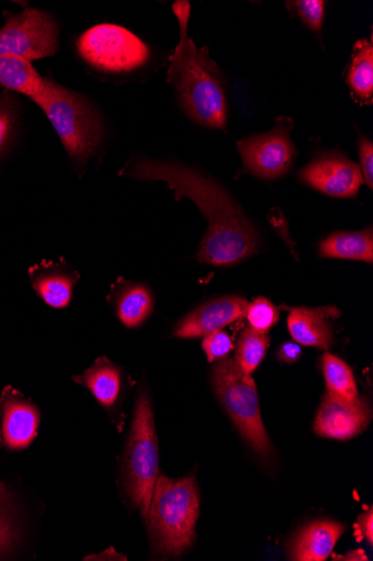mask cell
Wrapping results in <instances>:
<instances>
[{"instance_id":"cell-1","label":"cell","mask_w":373,"mask_h":561,"mask_svg":"<svg viewBox=\"0 0 373 561\" xmlns=\"http://www.w3.org/2000/svg\"><path fill=\"white\" fill-rule=\"evenodd\" d=\"M119 175L147 183L164 182L174 191L177 201L187 197L196 204L208 222L196 256L199 263L232 266L257 252L258 231L238 203L221 184L196 169L177 161L133 156Z\"/></svg>"},{"instance_id":"cell-2","label":"cell","mask_w":373,"mask_h":561,"mask_svg":"<svg viewBox=\"0 0 373 561\" xmlns=\"http://www.w3.org/2000/svg\"><path fill=\"white\" fill-rule=\"evenodd\" d=\"M190 10V3L184 0L173 5L180 36L170 60L167 81L188 118L206 128L225 129L228 99L224 76L210 59L208 47H197L189 37Z\"/></svg>"},{"instance_id":"cell-3","label":"cell","mask_w":373,"mask_h":561,"mask_svg":"<svg viewBox=\"0 0 373 561\" xmlns=\"http://www.w3.org/2000/svg\"><path fill=\"white\" fill-rule=\"evenodd\" d=\"M30 99L44 112L57 131L73 171L82 178L90 161L97 158L106 134L96 105L51 76L43 78L39 89Z\"/></svg>"},{"instance_id":"cell-4","label":"cell","mask_w":373,"mask_h":561,"mask_svg":"<svg viewBox=\"0 0 373 561\" xmlns=\"http://www.w3.org/2000/svg\"><path fill=\"white\" fill-rule=\"evenodd\" d=\"M199 493L194 478L173 480L159 476L144 519L153 549L163 556H180L196 540Z\"/></svg>"},{"instance_id":"cell-5","label":"cell","mask_w":373,"mask_h":561,"mask_svg":"<svg viewBox=\"0 0 373 561\" xmlns=\"http://www.w3.org/2000/svg\"><path fill=\"white\" fill-rule=\"evenodd\" d=\"M124 473L129 499L145 519L159 477V450L151 399L144 389L139 391L136 400Z\"/></svg>"},{"instance_id":"cell-6","label":"cell","mask_w":373,"mask_h":561,"mask_svg":"<svg viewBox=\"0 0 373 561\" xmlns=\"http://www.w3.org/2000/svg\"><path fill=\"white\" fill-rule=\"evenodd\" d=\"M75 50L91 71L100 76H126L141 70L151 58L150 47L129 30L100 24L83 32Z\"/></svg>"},{"instance_id":"cell-7","label":"cell","mask_w":373,"mask_h":561,"mask_svg":"<svg viewBox=\"0 0 373 561\" xmlns=\"http://www.w3.org/2000/svg\"><path fill=\"white\" fill-rule=\"evenodd\" d=\"M211 382L234 424L253 450L260 457L272 454L259 410L256 385L234 359L218 360L211 370Z\"/></svg>"},{"instance_id":"cell-8","label":"cell","mask_w":373,"mask_h":561,"mask_svg":"<svg viewBox=\"0 0 373 561\" xmlns=\"http://www.w3.org/2000/svg\"><path fill=\"white\" fill-rule=\"evenodd\" d=\"M0 28V57H16L28 62L56 56L60 43V25L50 13L27 8L15 14L5 13Z\"/></svg>"},{"instance_id":"cell-9","label":"cell","mask_w":373,"mask_h":561,"mask_svg":"<svg viewBox=\"0 0 373 561\" xmlns=\"http://www.w3.org/2000/svg\"><path fill=\"white\" fill-rule=\"evenodd\" d=\"M293 127L292 119L283 117L272 130L238 140L244 168L261 180H277L288 174L296 157L290 137Z\"/></svg>"},{"instance_id":"cell-10","label":"cell","mask_w":373,"mask_h":561,"mask_svg":"<svg viewBox=\"0 0 373 561\" xmlns=\"http://www.w3.org/2000/svg\"><path fill=\"white\" fill-rule=\"evenodd\" d=\"M310 187L334 197H353L364 183L360 168L339 150L319 152L298 173Z\"/></svg>"},{"instance_id":"cell-11","label":"cell","mask_w":373,"mask_h":561,"mask_svg":"<svg viewBox=\"0 0 373 561\" xmlns=\"http://www.w3.org/2000/svg\"><path fill=\"white\" fill-rule=\"evenodd\" d=\"M371 417V408L364 399H348L328 391L319 405L314 431L318 436L347 440L361 434Z\"/></svg>"},{"instance_id":"cell-12","label":"cell","mask_w":373,"mask_h":561,"mask_svg":"<svg viewBox=\"0 0 373 561\" xmlns=\"http://www.w3.org/2000/svg\"><path fill=\"white\" fill-rule=\"evenodd\" d=\"M38 408L19 390L7 387L0 393V445L9 450L27 448L37 436Z\"/></svg>"},{"instance_id":"cell-13","label":"cell","mask_w":373,"mask_h":561,"mask_svg":"<svg viewBox=\"0 0 373 561\" xmlns=\"http://www.w3.org/2000/svg\"><path fill=\"white\" fill-rule=\"evenodd\" d=\"M247 306V300L240 296L206 301L177 323L173 335L179 339L205 337L243 318Z\"/></svg>"},{"instance_id":"cell-14","label":"cell","mask_w":373,"mask_h":561,"mask_svg":"<svg viewBox=\"0 0 373 561\" xmlns=\"http://www.w3.org/2000/svg\"><path fill=\"white\" fill-rule=\"evenodd\" d=\"M28 277L36 295L50 308L62 310L70 305L80 274L63 259L42 262L30 268Z\"/></svg>"},{"instance_id":"cell-15","label":"cell","mask_w":373,"mask_h":561,"mask_svg":"<svg viewBox=\"0 0 373 561\" xmlns=\"http://www.w3.org/2000/svg\"><path fill=\"white\" fill-rule=\"evenodd\" d=\"M345 527L319 520L304 527L290 546V558L298 561H325L342 536Z\"/></svg>"},{"instance_id":"cell-16","label":"cell","mask_w":373,"mask_h":561,"mask_svg":"<svg viewBox=\"0 0 373 561\" xmlns=\"http://www.w3.org/2000/svg\"><path fill=\"white\" fill-rule=\"evenodd\" d=\"M73 380L85 387L105 411L116 410L124 390V373L108 358L101 356L92 367L74 376Z\"/></svg>"},{"instance_id":"cell-17","label":"cell","mask_w":373,"mask_h":561,"mask_svg":"<svg viewBox=\"0 0 373 561\" xmlns=\"http://www.w3.org/2000/svg\"><path fill=\"white\" fill-rule=\"evenodd\" d=\"M118 319L129 328L141 327L152 314L153 295L148 286L141 283L118 280L108 297Z\"/></svg>"},{"instance_id":"cell-18","label":"cell","mask_w":373,"mask_h":561,"mask_svg":"<svg viewBox=\"0 0 373 561\" xmlns=\"http://www.w3.org/2000/svg\"><path fill=\"white\" fill-rule=\"evenodd\" d=\"M288 325L292 337L305 346L327 350L334 343L333 328L324 309H293Z\"/></svg>"},{"instance_id":"cell-19","label":"cell","mask_w":373,"mask_h":561,"mask_svg":"<svg viewBox=\"0 0 373 561\" xmlns=\"http://www.w3.org/2000/svg\"><path fill=\"white\" fill-rule=\"evenodd\" d=\"M324 259L361 261L373 263L372 228L358 232H335L319 243Z\"/></svg>"},{"instance_id":"cell-20","label":"cell","mask_w":373,"mask_h":561,"mask_svg":"<svg viewBox=\"0 0 373 561\" xmlns=\"http://www.w3.org/2000/svg\"><path fill=\"white\" fill-rule=\"evenodd\" d=\"M346 79L357 104L363 106L371 105L373 101L372 37L371 39L364 38L355 43Z\"/></svg>"},{"instance_id":"cell-21","label":"cell","mask_w":373,"mask_h":561,"mask_svg":"<svg viewBox=\"0 0 373 561\" xmlns=\"http://www.w3.org/2000/svg\"><path fill=\"white\" fill-rule=\"evenodd\" d=\"M43 77L32 62L16 57H0V85L14 93L32 98L39 89Z\"/></svg>"},{"instance_id":"cell-22","label":"cell","mask_w":373,"mask_h":561,"mask_svg":"<svg viewBox=\"0 0 373 561\" xmlns=\"http://www.w3.org/2000/svg\"><path fill=\"white\" fill-rule=\"evenodd\" d=\"M21 129V105L18 95L9 90L0 93V163L15 147Z\"/></svg>"},{"instance_id":"cell-23","label":"cell","mask_w":373,"mask_h":561,"mask_svg":"<svg viewBox=\"0 0 373 561\" xmlns=\"http://www.w3.org/2000/svg\"><path fill=\"white\" fill-rule=\"evenodd\" d=\"M269 344L268 333L245 329L238 339L235 362L246 374H253L265 358Z\"/></svg>"},{"instance_id":"cell-24","label":"cell","mask_w":373,"mask_h":561,"mask_svg":"<svg viewBox=\"0 0 373 561\" xmlns=\"http://www.w3.org/2000/svg\"><path fill=\"white\" fill-rule=\"evenodd\" d=\"M323 368L328 391L348 399L359 397L352 370L338 356L326 353L323 358Z\"/></svg>"},{"instance_id":"cell-25","label":"cell","mask_w":373,"mask_h":561,"mask_svg":"<svg viewBox=\"0 0 373 561\" xmlns=\"http://www.w3.org/2000/svg\"><path fill=\"white\" fill-rule=\"evenodd\" d=\"M20 539L13 497L8 486L0 482V559L12 552Z\"/></svg>"},{"instance_id":"cell-26","label":"cell","mask_w":373,"mask_h":561,"mask_svg":"<svg viewBox=\"0 0 373 561\" xmlns=\"http://www.w3.org/2000/svg\"><path fill=\"white\" fill-rule=\"evenodd\" d=\"M245 316L250 328L259 333H268L280 320L277 306L263 297L248 304Z\"/></svg>"},{"instance_id":"cell-27","label":"cell","mask_w":373,"mask_h":561,"mask_svg":"<svg viewBox=\"0 0 373 561\" xmlns=\"http://www.w3.org/2000/svg\"><path fill=\"white\" fill-rule=\"evenodd\" d=\"M287 8L315 34L322 35L326 3L322 0H296V2H288Z\"/></svg>"},{"instance_id":"cell-28","label":"cell","mask_w":373,"mask_h":561,"mask_svg":"<svg viewBox=\"0 0 373 561\" xmlns=\"http://www.w3.org/2000/svg\"><path fill=\"white\" fill-rule=\"evenodd\" d=\"M233 347L232 339L222 330L205 336L202 342V348L209 363H217L225 358Z\"/></svg>"},{"instance_id":"cell-29","label":"cell","mask_w":373,"mask_h":561,"mask_svg":"<svg viewBox=\"0 0 373 561\" xmlns=\"http://www.w3.org/2000/svg\"><path fill=\"white\" fill-rule=\"evenodd\" d=\"M359 156L361 162V174L363 182L372 188L373 186V144L368 137L359 138Z\"/></svg>"},{"instance_id":"cell-30","label":"cell","mask_w":373,"mask_h":561,"mask_svg":"<svg viewBox=\"0 0 373 561\" xmlns=\"http://www.w3.org/2000/svg\"><path fill=\"white\" fill-rule=\"evenodd\" d=\"M372 524H373V512L372 507L369 508L368 513H364L362 516L358 518V524L355 525L357 534H360L366 541L372 546L373 543V533H372Z\"/></svg>"},{"instance_id":"cell-31","label":"cell","mask_w":373,"mask_h":561,"mask_svg":"<svg viewBox=\"0 0 373 561\" xmlns=\"http://www.w3.org/2000/svg\"><path fill=\"white\" fill-rule=\"evenodd\" d=\"M301 347L296 343H285L279 351V360L287 365H292L299 362L301 356Z\"/></svg>"},{"instance_id":"cell-32","label":"cell","mask_w":373,"mask_h":561,"mask_svg":"<svg viewBox=\"0 0 373 561\" xmlns=\"http://www.w3.org/2000/svg\"><path fill=\"white\" fill-rule=\"evenodd\" d=\"M335 560H368L366 556L361 551H352L347 556H337Z\"/></svg>"}]
</instances>
